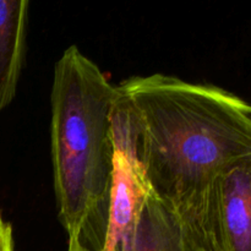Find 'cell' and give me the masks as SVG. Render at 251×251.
I'll list each match as a JSON object with an SVG mask.
<instances>
[{"label": "cell", "instance_id": "277c9868", "mask_svg": "<svg viewBox=\"0 0 251 251\" xmlns=\"http://www.w3.org/2000/svg\"><path fill=\"white\" fill-rule=\"evenodd\" d=\"M131 251H205V249L176 211L149 190L137 213Z\"/></svg>", "mask_w": 251, "mask_h": 251}, {"label": "cell", "instance_id": "52a82bcc", "mask_svg": "<svg viewBox=\"0 0 251 251\" xmlns=\"http://www.w3.org/2000/svg\"><path fill=\"white\" fill-rule=\"evenodd\" d=\"M68 251H91L85 247L78 239H69V250Z\"/></svg>", "mask_w": 251, "mask_h": 251}, {"label": "cell", "instance_id": "5b68a950", "mask_svg": "<svg viewBox=\"0 0 251 251\" xmlns=\"http://www.w3.org/2000/svg\"><path fill=\"white\" fill-rule=\"evenodd\" d=\"M27 0H0V112L15 98L28 19Z\"/></svg>", "mask_w": 251, "mask_h": 251}, {"label": "cell", "instance_id": "6da1fadb", "mask_svg": "<svg viewBox=\"0 0 251 251\" xmlns=\"http://www.w3.org/2000/svg\"><path fill=\"white\" fill-rule=\"evenodd\" d=\"M118 88L134 114L150 191L198 237L216 174L251 153V104L217 86L163 74L135 76Z\"/></svg>", "mask_w": 251, "mask_h": 251}, {"label": "cell", "instance_id": "7a4b0ae2", "mask_svg": "<svg viewBox=\"0 0 251 251\" xmlns=\"http://www.w3.org/2000/svg\"><path fill=\"white\" fill-rule=\"evenodd\" d=\"M117 86L71 46L51 86V161L59 220L69 239L96 251L103 240L114 169L112 114Z\"/></svg>", "mask_w": 251, "mask_h": 251}, {"label": "cell", "instance_id": "8992f818", "mask_svg": "<svg viewBox=\"0 0 251 251\" xmlns=\"http://www.w3.org/2000/svg\"><path fill=\"white\" fill-rule=\"evenodd\" d=\"M0 251H12V228L0 216Z\"/></svg>", "mask_w": 251, "mask_h": 251}, {"label": "cell", "instance_id": "3957f363", "mask_svg": "<svg viewBox=\"0 0 251 251\" xmlns=\"http://www.w3.org/2000/svg\"><path fill=\"white\" fill-rule=\"evenodd\" d=\"M198 237L205 251H251V153L216 174Z\"/></svg>", "mask_w": 251, "mask_h": 251}]
</instances>
